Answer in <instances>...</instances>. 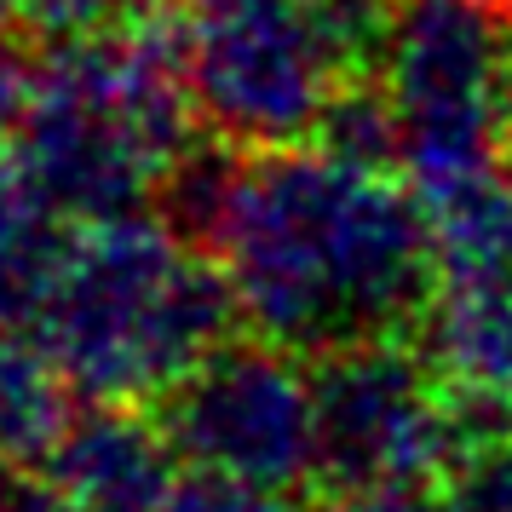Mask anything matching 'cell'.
I'll use <instances>...</instances> for the list:
<instances>
[{"instance_id":"obj_1","label":"cell","mask_w":512,"mask_h":512,"mask_svg":"<svg viewBox=\"0 0 512 512\" xmlns=\"http://www.w3.org/2000/svg\"><path fill=\"white\" fill-rule=\"evenodd\" d=\"M208 236L242 323L288 351L403 334L432 300L420 196L328 144H277L231 167Z\"/></svg>"},{"instance_id":"obj_2","label":"cell","mask_w":512,"mask_h":512,"mask_svg":"<svg viewBox=\"0 0 512 512\" xmlns=\"http://www.w3.org/2000/svg\"><path fill=\"white\" fill-rule=\"evenodd\" d=\"M190 104L179 41L150 24L70 35L24 81L18 179L64 219L139 213L190 162Z\"/></svg>"},{"instance_id":"obj_3","label":"cell","mask_w":512,"mask_h":512,"mask_svg":"<svg viewBox=\"0 0 512 512\" xmlns=\"http://www.w3.org/2000/svg\"><path fill=\"white\" fill-rule=\"evenodd\" d=\"M231 317L242 311L213 259L156 219L121 213L70 242L35 334L81 397L162 403L225 346Z\"/></svg>"},{"instance_id":"obj_4","label":"cell","mask_w":512,"mask_h":512,"mask_svg":"<svg viewBox=\"0 0 512 512\" xmlns=\"http://www.w3.org/2000/svg\"><path fill=\"white\" fill-rule=\"evenodd\" d=\"M363 0H196L173 29L196 121L236 150L323 133L380 52Z\"/></svg>"},{"instance_id":"obj_5","label":"cell","mask_w":512,"mask_h":512,"mask_svg":"<svg viewBox=\"0 0 512 512\" xmlns=\"http://www.w3.org/2000/svg\"><path fill=\"white\" fill-rule=\"evenodd\" d=\"M380 93L415 196L484 179L512 150V6L403 0L380 29Z\"/></svg>"},{"instance_id":"obj_6","label":"cell","mask_w":512,"mask_h":512,"mask_svg":"<svg viewBox=\"0 0 512 512\" xmlns=\"http://www.w3.org/2000/svg\"><path fill=\"white\" fill-rule=\"evenodd\" d=\"M317 392V472L351 484H426L466 455V420L426 351L403 334L323 351Z\"/></svg>"},{"instance_id":"obj_7","label":"cell","mask_w":512,"mask_h":512,"mask_svg":"<svg viewBox=\"0 0 512 512\" xmlns=\"http://www.w3.org/2000/svg\"><path fill=\"white\" fill-rule=\"evenodd\" d=\"M162 432L196 472L294 489L317 472V392L288 346H225L162 397Z\"/></svg>"},{"instance_id":"obj_8","label":"cell","mask_w":512,"mask_h":512,"mask_svg":"<svg viewBox=\"0 0 512 512\" xmlns=\"http://www.w3.org/2000/svg\"><path fill=\"white\" fill-rule=\"evenodd\" d=\"M179 449L127 403H98L93 415L64 426L58 449L47 455L52 478L70 489L81 512H167L179 489Z\"/></svg>"},{"instance_id":"obj_9","label":"cell","mask_w":512,"mask_h":512,"mask_svg":"<svg viewBox=\"0 0 512 512\" xmlns=\"http://www.w3.org/2000/svg\"><path fill=\"white\" fill-rule=\"evenodd\" d=\"M420 208L432 225V288L512 294V179L501 167L420 196Z\"/></svg>"},{"instance_id":"obj_10","label":"cell","mask_w":512,"mask_h":512,"mask_svg":"<svg viewBox=\"0 0 512 512\" xmlns=\"http://www.w3.org/2000/svg\"><path fill=\"white\" fill-rule=\"evenodd\" d=\"M64 254V213L41 202L24 179L0 185V334H24L41 323Z\"/></svg>"},{"instance_id":"obj_11","label":"cell","mask_w":512,"mask_h":512,"mask_svg":"<svg viewBox=\"0 0 512 512\" xmlns=\"http://www.w3.org/2000/svg\"><path fill=\"white\" fill-rule=\"evenodd\" d=\"M70 380L35 340L24 346L18 334H0V466H35L47 461L64 426H70Z\"/></svg>"},{"instance_id":"obj_12","label":"cell","mask_w":512,"mask_h":512,"mask_svg":"<svg viewBox=\"0 0 512 512\" xmlns=\"http://www.w3.org/2000/svg\"><path fill=\"white\" fill-rule=\"evenodd\" d=\"M443 512H512V432L472 443L449 466Z\"/></svg>"},{"instance_id":"obj_13","label":"cell","mask_w":512,"mask_h":512,"mask_svg":"<svg viewBox=\"0 0 512 512\" xmlns=\"http://www.w3.org/2000/svg\"><path fill=\"white\" fill-rule=\"evenodd\" d=\"M167 512H294L288 507V489H259L225 472H190L179 478Z\"/></svg>"},{"instance_id":"obj_14","label":"cell","mask_w":512,"mask_h":512,"mask_svg":"<svg viewBox=\"0 0 512 512\" xmlns=\"http://www.w3.org/2000/svg\"><path fill=\"white\" fill-rule=\"evenodd\" d=\"M139 12V0H18V18L29 29H41L52 41H70V35H98V29H116Z\"/></svg>"},{"instance_id":"obj_15","label":"cell","mask_w":512,"mask_h":512,"mask_svg":"<svg viewBox=\"0 0 512 512\" xmlns=\"http://www.w3.org/2000/svg\"><path fill=\"white\" fill-rule=\"evenodd\" d=\"M323 512H443L420 484H351Z\"/></svg>"},{"instance_id":"obj_16","label":"cell","mask_w":512,"mask_h":512,"mask_svg":"<svg viewBox=\"0 0 512 512\" xmlns=\"http://www.w3.org/2000/svg\"><path fill=\"white\" fill-rule=\"evenodd\" d=\"M0 512H81L58 478H29L24 466H0Z\"/></svg>"},{"instance_id":"obj_17","label":"cell","mask_w":512,"mask_h":512,"mask_svg":"<svg viewBox=\"0 0 512 512\" xmlns=\"http://www.w3.org/2000/svg\"><path fill=\"white\" fill-rule=\"evenodd\" d=\"M24 81L29 75L6 58V47H0V156L12 150V139H18V110H24Z\"/></svg>"},{"instance_id":"obj_18","label":"cell","mask_w":512,"mask_h":512,"mask_svg":"<svg viewBox=\"0 0 512 512\" xmlns=\"http://www.w3.org/2000/svg\"><path fill=\"white\" fill-rule=\"evenodd\" d=\"M6 18H18V0H0V24H6Z\"/></svg>"},{"instance_id":"obj_19","label":"cell","mask_w":512,"mask_h":512,"mask_svg":"<svg viewBox=\"0 0 512 512\" xmlns=\"http://www.w3.org/2000/svg\"><path fill=\"white\" fill-rule=\"evenodd\" d=\"M507 6H512V0H507Z\"/></svg>"}]
</instances>
